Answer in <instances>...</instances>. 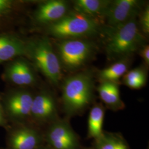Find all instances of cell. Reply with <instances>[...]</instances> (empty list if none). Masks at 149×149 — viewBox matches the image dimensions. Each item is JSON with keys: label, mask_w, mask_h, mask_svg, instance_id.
<instances>
[{"label": "cell", "mask_w": 149, "mask_h": 149, "mask_svg": "<svg viewBox=\"0 0 149 149\" xmlns=\"http://www.w3.org/2000/svg\"><path fill=\"white\" fill-rule=\"evenodd\" d=\"M96 149H128L127 145L120 139L112 135L103 134L97 139Z\"/></svg>", "instance_id": "d6986e66"}, {"label": "cell", "mask_w": 149, "mask_h": 149, "mask_svg": "<svg viewBox=\"0 0 149 149\" xmlns=\"http://www.w3.org/2000/svg\"><path fill=\"white\" fill-rule=\"evenodd\" d=\"M111 2L108 0H76L74 2V9L99 22L104 19Z\"/></svg>", "instance_id": "7c38bea8"}, {"label": "cell", "mask_w": 149, "mask_h": 149, "mask_svg": "<svg viewBox=\"0 0 149 149\" xmlns=\"http://www.w3.org/2000/svg\"><path fill=\"white\" fill-rule=\"evenodd\" d=\"M6 124L5 115L3 113V108L0 102V126H4Z\"/></svg>", "instance_id": "603a6c76"}, {"label": "cell", "mask_w": 149, "mask_h": 149, "mask_svg": "<svg viewBox=\"0 0 149 149\" xmlns=\"http://www.w3.org/2000/svg\"><path fill=\"white\" fill-rule=\"evenodd\" d=\"M69 12V5L63 0H52L42 3L36 11L35 20L40 24L50 25L58 21Z\"/></svg>", "instance_id": "ba28073f"}, {"label": "cell", "mask_w": 149, "mask_h": 149, "mask_svg": "<svg viewBox=\"0 0 149 149\" xmlns=\"http://www.w3.org/2000/svg\"><path fill=\"white\" fill-rule=\"evenodd\" d=\"M129 65V58L118 60L111 66L100 70L97 77L101 82H118L119 79L128 71Z\"/></svg>", "instance_id": "2e32d148"}, {"label": "cell", "mask_w": 149, "mask_h": 149, "mask_svg": "<svg viewBox=\"0 0 149 149\" xmlns=\"http://www.w3.org/2000/svg\"><path fill=\"white\" fill-rule=\"evenodd\" d=\"M97 90L102 101L109 108L117 111L124 108L120 96L119 82H102Z\"/></svg>", "instance_id": "5bb4252c"}, {"label": "cell", "mask_w": 149, "mask_h": 149, "mask_svg": "<svg viewBox=\"0 0 149 149\" xmlns=\"http://www.w3.org/2000/svg\"><path fill=\"white\" fill-rule=\"evenodd\" d=\"M99 22L74 10L58 21L48 26V33L60 40L79 39L101 32Z\"/></svg>", "instance_id": "3957f363"}, {"label": "cell", "mask_w": 149, "mask_h": 149, "mask_svg": "<svg viewBox=\"0 0 149 149\" xmlns=\"http://www.w3.org/2000/svg\"><path fill=\"white\" fill-rule=\"evenodd\" d=\"M94 88L93 77L90 71H81L69 76L62 85L64 111L69 116L84 111L93 100Z\"/></svg>", "instance_id": "7a4b0ae2"}, {"label": "cell", "mask_w": 149, "mask_h": 149, "mask_svg": "<svg viewBox=\"0 0 149 149\" xmlns=\"http://www.w3.org/2000/svg\"><path fill=\"white\" fill-rule=\"evenodd\" d=\"M56 103L53 97L48 92L40 93L33 97L31 116L40 122L47 121L55 116Z\"/></svg>", "instance_id": "30bf717a"}, {"label": "cell", "mask_w": 149, "mask_h": 149, "mask_svg": "<svg viewBox=\"0 0 149 149\" xmlns=\"http://www.w3.org/2000/svg\"><path fill=\"white\" fill-rule=\"evenodd\" d=\"M139 53L144 63L146 65H149V45L145 44L139 50Z\"/></svg>", "instance_id": "44dd1931"}, {"label": "cell", "mask_w": 149, "mask_h": 149, "mask_svg": "<svg viewBox=\"0 0 149 149\" xmlns=\"http://www.w3.org/2000/svg\"><path fill=\"white\" fill-rule=\"evenodd\" d=\"M10 2L6 0H0V15L2 14L10 6Z\"/></svg>", "instance_id": "7402d4cb"}, {"label": "cell", "mask_w": 149, "mask_h": 149, "mask_svg": "<svg viewBox=\"0 0 149 149\" xmlns=\"http://www.w3.org/2000/svg\"><path fill=\"white\" fill-rule=\"evenodd\" d=\"M48 143L54 149H77L78 140L69 124L64 120L53 123L47 134Z\"/></svg>", "instance_id": "52a82bcc"}, {"label": "cell", "mask_w": 149, "mask_h": 149, "mask_svg": "<svg viewBox=\"0 0 149 149\" xmlns=\"http://www.w3.org/2000/svg\"><path fill=\"white\" fill-rule=\"evenodd\" d=\"M58 56L62 69L74 71L84 66L94 56L96 46L84 38L60 40L57 45Z\"/></svg>", "instance_id": "5b68a950"}, {"label": "cell", "mask_w": 149, "mask_h": 149, "mask_svg": "<svg viewBox=\"0 0 149 149\" xmlns=\"http://www.w3.org/2000/svg\"><path fill=\"white\" fill-rule=\"evenodd\" d=\"M26 55L48 80L54 85L59 84L62 79V67L48 38H38L26 44Z\"/></svg>", "instance_id": "277c9868"}, {"label": "cell", "mask_w": 149, "mask_h": 149, "mask_svg": "<svg viewBox=\"0 0 149 149\" xmlns=\"http://www.w3.org/2000/svg\"><path fill=\"white\" fill-rule=\"evenodd\" d=\"M103 33L106 38L105 50L109 60L129 59L146 44L136 18L117 27H107Z\"/></svg>", "instance_id": "6da1fadb"}, {"label": "cell", "mask_w": 149, "mask_h": 149, "mask_svg": "<svg viewBox=\"0 0 149 149\" xmlns=\"http://www.w3.org/2000/svg\"><path fill=\"white\" fill-rule=\"evenodd\" d=\"M138 22L139 26L144 35H149V6L145 7L140 12Z\"/></svg>", "instance_id": "ffe728a7"}, {"label": "cell", "mask_w": 149, "mask_h": 149, "mask_svg": "<svg viewBox=\"0 0 149 149\" xmlns=\"http://www.w3.org/2000/svg\"><path fill=\"white\" fill-rule=\"evenodd\" d=\"M6 77L17 85H31L36 81V76L30 65L23 60H17L6 68Z\"/></svg>", "instance_id": "8fae6325"}, {"label": "cell", "mask_w": 149, "mask_h": 149, "mask_svg": "<svg viewBox=\"0 0 149 149\" xmlns=\"http://www.w3.org/2000/svg\"><path fill=\"white\" fill-rule=\"evenodd\" d=\"M26 55V44L13 38L0 36V62Z\"/></svg>", "instance_id": "9a60e30c"}, {"label": "cell", "mask_w": 149, "mask_h": 149, "mask_svg": "<svg viewBox=\"0 0 149 149\" xmlns=\"http://www.w3.org/2000/svg\"><path fill=\"white\" fill-rule=\"evenodd\" d=\"M123 82L131 89H140L146 84V71L143 67H138L127 71L123 76Z\"/></svg>", "instance_id": "ac0fdd59"}, {"label": "cell", "mask_w": 149, "mask_h": 149, "mask_svg": "<svg viewBox=\"0 0 149 149\" xmlns=\"http://www.w3.org/2000/svg\"><path fill=\"white\" fill-rule=\"evenodd\" d=\"M143 3L138 0L112 1L104 18L107 27H117L136 18L143 10Z\"/></svg>", "instance_id": "8992f818"}, {"label": "cell", "mask_w": 149, "mask_h": 149, "mask_svg": "<svg viewBox=\"0 0 149 149\" xmlns=\"http://www.w3.org/2000/svg\"><path fill=\"white\" fill-rule=\"evenodd\" d=\"M33 96L27 91H16L7 98L6 109L12 117L22 119L31 115Z\"/></svg>", "instance_id": "9c48e42d"}, {"label": "cell", "mask_w": 149, "mask_h": 149, "mask_svg": "<svg viewBox=\"0 0 149 149\" xmlns=\"http://www.w3.org/2000/svg\"><path fill=\"white\" fill-rule=\"evenodd\" d=\"M37 132L31 128H19L15 130L9 139L10 149H35L40 143Z\"/></svg>", "instance_id": "4fadbf2b"}, {"label": "cell", "mask_w": 149, "mask_h": 149, "mask_svg": "<svg viewBox=\"0 0 149 149\" xmlns=\"http://www.w3.org/2000/svg\"><path fill=\"white\" fill-rule=\"evenodd\" d=\"M104 118V110L101 105L97 104L91 108L88 119V133L90 138L97 140L103 134Z\"/></svg>", "instance_id": "e0dca14e"}]
</instances>
